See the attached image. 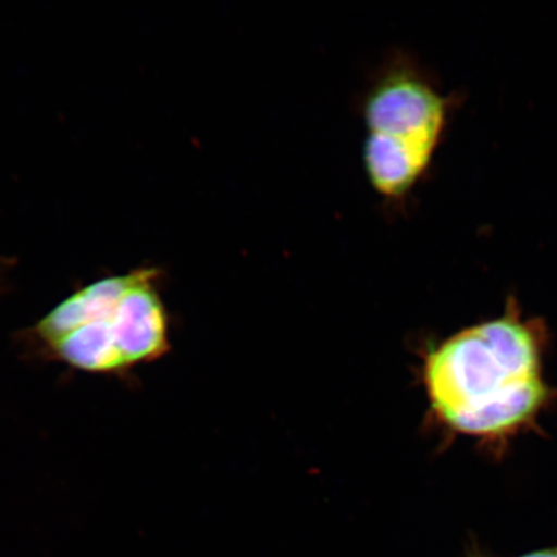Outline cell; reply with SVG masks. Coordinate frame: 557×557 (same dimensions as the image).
Instances as JSON below:
<instances>
[{"label":"cell","mask_w":557,"mask_h":557,"mask_svg":"<svg viewBox=\"0 0 557 557\" xmlns=\"http://www.w3.org/2000/svg\"><path fill=\"white\" fill-rule=\"evenodd\" d=\"M141 273L143 270L125 276L103 278V281L81 290L86 305L88 322L111 323L123 297L134 287Z\"/></svg>","instance_id":"cell-5"},{"label":"cell","mask_w":557,"mask_h":557,"mask_svg":"<svg viewBox=\"0 0 557 557\" xmlns=\"http://www.w3.org/2000/svg\"><path fill=\"white\" fill-rule=\"evenodd\" d=\"M466 557H491L490 555H486L482 548H480L476 545H473L469 548L468 556Z\"/></svg>","instance_id":"cell-8"},{"label":"cell","mask_w":557,"mask_h":557,"mask_svg":"<svg viewBox=\"0 0 557 557\" xmlns=\"http://www.w3.org/2000/svg\"><path fill=\"white\" fill-rule=\"evenodd\" d=\"M518 557H557V546L535 549V552L520 555Z\"/></svg>","instance_id":"cell-7"},{"label":"cell","mask_w":557,"mask_h":557,"mask_svg":"<svg viewBox=\"0 0 557 557\" xmlns=\"http://www.w3.org/2000/svg\"><path fill=\"white\" fill-rule=\"evenodd\" d=\"M547 343L546 324L525 318L510 296L503 315L428 347L422 382L434 422L504 455L555 401L543 372Z\"/></svg>","instance_id":"cell-1"},{"label":"cell","mask_w":557,"mask_h":557,"mask_svg":"<svg viewBox=\"0 0 557 557\" xmlns=\"http://www.w3.org/2000/svg\"><path fill=\"white\" fill-rule=\"evenodd\" d=\"M53 347L62 360L86 372H115L125 367L107 322L83 325Z\"/></svg>","instance_id":"cell-4"},{"label":"cell","mask_w":557,"mask_h":557,"mask_svg":"<svg viewBox=\"0 0 557 557\" xmlns=\"http://www.w3.org/2000/svg\"><path fill=\"white\" fill-rule=\"evenodd\" d=\"M462 102L412 52H389L374 70L359 103L361 163L383 206L394 212L407 208L430 176Z\"/></svg>","instance_id":"cell-2"},{"label":"cell","mask_w":557,"mask_h":557,"mask_svg":"<svg viewBox=\"0 0 557 557\" xmlns=\"http://www.w3.org/2000/svg\"><path fill=\"white\" fill-rule=\"evenodd\" d=\"M88 323L86 305L78 292L48 313L38 324L37 331L41 338L53 346Z\"/></svg>","instance_id":"cell-6"},{"label":"cell","mask_w":557,"mask_h":557,"mask_svg":"<svg viewBox=\"0 0 557 557\" xmlns=\"http://www.w3.org/2000/svg\"><path fill=\"white\" fill-rule=\"evenodd\" d=\"M156 276L154 270H143L111 320L115 344L125 366L156 360L169 348L164 306L152 285Z\"/></svg>","instance_id":"cell-3"}]
</instances>
